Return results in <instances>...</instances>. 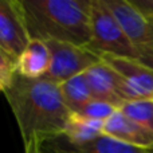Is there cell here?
<instances>
[{
	"label": "cell",
	"mask_w": 153,
	"mask_h": 153,
	"mask_svg": "<svg viewBox=\"0 0 153 153\" xmlns=\"http://www.w3.org/2000/svg\"><path fill=\"white\" fill-rule=\"evenodd\" d=\"M30 39L87 46L91 0H20Z\"/></svg>",
	"instance_id": "obj_2"
},
{
	"label": "cell",
	"mask_w": 153,
	"mask_h": 153,
	"mask_svg": "<svg viewBox=\"0 0 153 153\" xmlns=\"http://www.w3.org/2000/svg\"><path fill=\"white\" fill-rule=\"evenodd\" d=\"M113 70H116L128 85L134 101L153 98V67L133 58L101 55Z\"/></svg>",
	"instance_id": "obj_8"
},
{
	"label": "cell",
	"mask_w": 153,
	"mask_h": 153,
	"mask_svg": "<svg viewBox=\"0 0 153 153\" xmlns=\"http://www.w3.org/2000/svg\"><path fill=\"white\" fill-rule=\"evenodd\" d=\"M46 45L51 54V63L48 71L42 78L56 85L83 74L91 66L102 61V56L89 50L86 46H76L73 43L55 40L46 42Z\"/></svg>",
	"instance_id": "obj_4"
},
{
	"label": "cell",
	"mask_w": 153,
	"mask_h": 153,
	"mask_svg": "<svg viewBox=\"0 0 153 153\" xmlns=\"http://www.w3.org/2000/svg\"><path fill=\"white\" fill-rule=\"evenodd\" d=\"M83 74L89 83L93 100L110 103L117 109H121L126 102L134 101L121 75L106 62L101 61L86 70Z\"/></svg>",
	"instance_id": "obj_6"
},
{
	"label": "cell",
	"mask_w": 153,
	"mask_h": 153,
	"mask_svg": "<svg viewBox=\"0 0 153 153\" xmlns=\"http://www.w3.org/2000/svg\"><path fill=\"white\" fill-rule=\"evenodd\" d=\"M18 74V58L0 47V91L5 93Z\"/></svg>",
	"instance_id": "obj_15"
},
{
	"label": "cell",
	"mask_w": 153,
	"mask_h": 153,
	"mask_svg": "<svg viewBox=\"0 0 153 153\" xmlns=\"http://www.w3.org/2000/svg\"><path fill=\"white\" fill-rule=\"evenodd\" d=\"M120 110L153 133V98L126 102Z\"/></svg>",
	"instance_id": "obj_14"
},
{
	"label": "cell",
	"mask_w": 153,
	"mask_h": 153,
	"mask_svg": "<svg viewBox=\"0 0 153 153\" xmlns=\"http://www.w3.org/2000/svg\"><path fill=\"white\" fill-rule=\"evenodd\" d=\"M105 122L90 120L78 113H71L63 136L74 148L87 145L103 134Z\"/></svg>",
	"instance_id": "obj_11"
},
{
	"label": "cell",
	"mask_w": 153,
	"mask_h": 153,
	"mask_svg": "<svg viewBox=\"0 0 153 153\" xmlns=\"http://www.w3.org/2000/svg\"><path fill=\"white\" fill-rule=\"evenodd\" d=\"M146 20H148L149 30H151V34H152V38H153V15L152 16H148V18H146Z\"/></svg>",
	"instance_id": "obj_19"
},
{
	"label": "cell",
	"mask_w": 153,
	"mask_h": 153,
	"mask_svg": "<svg viewBox=\"0 0 153 153\" xmlns=\"http://www.w3.org/2000/svg\"><path fill=\"white\" fill-rule=\"evenodd\" d=\"M91 38L89 50L98 55L133 58L143 62L140 53L129 40L103 0H91Z\"/></svg>",
	"instance_id": "obj_3"
},
{
	"label": "cell",
	"mask_w": 153,
	"mask_h": 153,
	"mask_svg": "<svg viewBox=\"0 0 153 153\" xmlns=\"http://www.w3.org/2000/svg\"><path fill=\"white\" fill-rule=\"evenodd\" d=\"M40 146H42V144H39V143H31L30 145L24 146V149H26L24 153H42Z\"/></svg>",
	"instance_id": "obj_18"
},
{
	"label": "cell",
	"mask_w": 153,
	"mask_h": 153,
	"mask_svg": "<svg viewBox=\"0 0 153 153\" xmlns=\"http://www.w3.org/2000/svg\"><path fill=\"white\" fill-rule=\"evenodd\" d=\"M4 95L16 118L24 146L63 136L71 111L62 98L59 85L46 78L30 79L16 74Z\"/></svg>",
	"instance_id": "obj_1"
},
{
	"label": "cell",
	"mask_w": 153,
	"mask_h": 153,
	"mask_svg": "<svg viewBox=\"0 0 153 153\" xmlns=\"http://www.w3.org/2000/svg\"><path fill=\"white\" fill-rule=\"evenodd\" d=\"M126 36L140 53L143 62L153 67V38L146 18L130 0H103Z\"/></svg>",
	"instance_id": "obj_5"
},
{
	"label": "cell",
	"mask_w": 153,
	"mask_h": 153,
	"mask_svg": "<svg viewBox=\"0 0 153 153\" xmlns=\"http://www.w3.org/2000/svg\"><path fill=\"white\" fill-rule=\"evenodd\" d=\"M117 110H118V109L114 108L110 103L93 100V101H90L86 106H83V109H82L78 114H81V116L86 117V118H90V120L106 122V120L110 118Z\"/></svg>",
	"instance_id": "obj_16"
},
{
	"label": "cell",
	"mask_w": 153,
	"mask_h": 153,
	"mask_svg": "<svg viewBox=\"0 0 153 153\" xmlns=\"http://www.w3.org/2000/svg\"><path fill=\"white\" fill-rule=\"evenodd\" d=\"M103 134L122 143L153 151V133L117 110L103 125Z\"/></svg>",
	"instance_id": "obj_9"
},
{
	"label": "cell",
	"mask_w": 153,
	"mask_h": 153,
	"mask_svg": "<svg viewBox=\"0 0 153 153\" xmlns=\"http://www.w3.org/2000/svg\"><path fill=\"white\" fill-rule=\"evenodd\" d=\"M59 89H61V94L65 103L71 113H79L83 109V106H86L90 101H93V95L85 74L76 75L61 83Z\"/></svg>",
	"instance_id": "obj_12"
},
{
	"label": "cell",
	"mask_w": 153,
	"mask_h": 153,
	"mask_svg": "<svg viewBox=\"0 0 153 153\" xmlns=\"http://www.w3.org/2000/svg\"><path fill=\"white\" fill-rule=\"evenodd\" d=\"M74 153H153V151L122 143L113 137L102 134L87 145L74 148Z\"/></svg>",
	"instance_id": "obj_13"
},
{
	"label": "cell",
	"mask_w": 153,
	"mask_h": 153,
	"mask_svg": "<svg viewBox=\"0 0 153 153\" xmlns=\"http://www.w3.org/2000/svg\"><path fill=\"white\" fill-rule=\"evenodd\" d=\"M55 153H67V152H63V151H61V149H58ZM73 153H74V152H73Z\"/></svg>",
	"instance_id": "obj_20"
},
{
	"label": "cell",
	"mask_w": 153,
	"mask_h": 153,
	"mask_svg": "<svg viewBox=\"0 0 153 153\" xmlns=\"http://www.w3.org/2000/svg\"><path fill=\"white\" fill-rule=\"evenodd\" d=\"M30 40L20 0H0V47L19 58Z\"/></svg>",
	"instance_id": "obj_7"
},
{
	"label": "cell",
	"mask_w": 153,
	"mask_h": 153,
	"mask_svg": "<svg viewBox=\"0 0 153 153\" xmlns=\"http://www.w3.org/2000/svg\"><path fill=\"white\" fill-rule=\"evenodd\" d=\"M145 18L153 15V0H130Z\"/></svg>",
	"instance_id": "obj_17"
},
{
	"label": "cell",
	"mask_w": 153,
	"mask_h": 153,
	"mask_svg": "<svg viewBox=\"0 0 153 153\" xmlns=\"http://www.w3.org/2000/svg\"><path fill=\"white\" fill-rule=\"evenodd\" d=\"M51 54L46 42L31 39L18 58V74L24 78L38 79L50 69Z\"/></svg>",
	"instance_id": "obj_10"
}]
</instances>
